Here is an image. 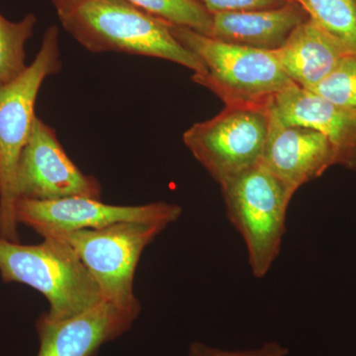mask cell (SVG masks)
Segmentation results:
<instances>
[{
    "label": "cell",
    "mask_w": 356,
    "mask_h": 356,
    "mask_svg": "<svg viewBox=\"0 0 356 356\" xmlns=\"http://www.w3.org/2000/svg\"><path fill=\"white\" fill-rule=\"evenodd\" d=\"M65 31L92 53L116 51L170 60L205 74L202 60L173 37L170 23L126 0H81L58 16Z\"/></svg>",
    "instance_id": "cell-1"
},
{
    "label": "cell",
    "mask_w": 356,
    "mask_h": 356,
    "mask_svg": "<svg viewBox=\"0 0 356 356\" xmlns=\"http://www.w3.org/2000/svg\"><path fill=\"white\" fill-rule=\"evenodd\" d=\"M0 274L6 283H22L50 303L47 317L63 321L102 301V290L76 252L54 236L38 245L0 238Z\"/></svg>",
    "instance_id": "cell-2"
},
{
    "label": "cell",
    "mask_w": 356,
    "mask_h": 356,
    "mask_svg": "<svg viewBox=\"0 0 356 356\" xmlns=\"http://www.w3.org/2000/svg\"><path fill=\"white\" fill-rule=\"evenodd\" d=\"M62 69L58 26L44 32L32 64L17 79L0 86V238L19 242L16 205L18 163L34 122L35 104L47 77Z\"/></svg>",
    "instance_id": "cell-3"
},
{
    "label": "cell",
    "mask_w": 356,
    "mask_h": 356,
    "mask_svg": "<svg viewBox=\"0 0 356 356\" xmlns=\"http://www.w3.org/2000/svg\"><path fill=\"white\" fill-rule=\"evenodd\" d=\"M170 29L205 67V74H194L192 81L210 89L226 105L270 102L295 84L273 51L226 43L182 26L170 24Z\"/></svg>",
    "instance_id": "cell-4"
},
{
    "label": "cell",
    "mask_w": 356,
    "mask_h": 356,
    "mask_svg": "<svg viewBox=\"0 0 356 356\" xmlns=\"http://www.w3.org/2000/svg\"><path fill=\"white\" fill-rule=\"evenodd\" d=\"M220 185L229 221L247 245L252 274L264 277L280 255L295 193L261 161Z\"/></svg>",
    "instance_id": "cell-5"
},
{
    "label": "cell",
    "mask_w": 356,
    "mask_h": 356,
    "mask_svg": "<svg viewBox=\"0 0 356 356\" xmlns=\"http://www.w3.org/2000/svg\"><path fill=\"white\" fill-rule=\"evenodd\" d=\"M166 228L154 222H124L104 228L51 232L76 252L102 290L103 299L140 311L134 280L140 255Z\"/></svg>",
    "instance_id": "cell-6"
},
{
    "label": "cell",
    "mask_w": 356,
    "mask_h": 356,
    "mask_svg": "<svg viewBox=\"0 0 356 356\" xmlns=\"http://www.w3.org/2000/svg\"><path fill=\"white\" fill-rule=\"evenodd\" d=\"M273 100L226 105L217 116L184 134L185 146L218 184L261 163Z\"/></svg>",
    "instance_id": "cell-7"
},
{
    "label": "cell",
    "mask_w": 356,
    "mask_h": 356,
    "mask_svg": "<svg viewBox=\"0 0 356 356\" xmlns=\"http://www.w3.org/2000/svg\"><path fill=\"white\" fill-rule=\"evenodd\" d=\"M18 200L50 201L74 196L100 199L102 187L65 154L57 134L35 117L21 153L16 177Z\"/></svg>",
    "instance_id": "cell-8"
},
{
    "label": "cell",
    "mask_w": 356,
    "mask_h": 356,
    "mask_svg": "<svg viewBox=\"0 0 356 356\" xmlns=\"http://www.w3.org/2000/svg\"><path fill=\"white\" fill-rule=\"evenodd\" d=\"M181 214L182 208L177 204L118 206L83 196L50 201L20 199L16 205L18 222L41 236L51 232L104 228L124 222H154L168 227Z\"/></svg>",
    "instance_id": "cell-9"
},
{
    "label": "cell",
    "mask_w": 356,
    "mask_h": 356,
    "mask_svg": "<svg viewBox=\"0 0 356 356\" xmlns=\"http://www.w3.org/2000/svg\"><path fill=\"white\" fill-rule=\"evenodd\" d=\"M140 313L102 300L63 321L51 320L43 314L36 324L40 341L37 356H95L103 344L127 332Z\"/></svg>",
    "instance_id": "cell-10"
},
{
    "label": "cell",
    "mask_w": 356,
    "mask_h": 356,
    "mask_svg": "<svg viewBox=\"0 0 356 356\" xmlns=\"http://www.w3.org/2000/svg\"><path fill=\"white\" fill-rule=\"evenodd\" d=\"M261 163L293 192L337 165L336 149L324 134L286 125L271 104L270 124Z\"/></svg>",
    "instance_id": "cell-11"
},
{
    "label": "cell",
    "mask_w": 356,
    "mask_h": 356,
    "mask_svg": "<svg viewBox=\"0 0 356 356\" xmlns=\"http://www.w3.org/2000/svg\"><path fill=\"white\" fill-rule=\"evenodd\" d=\"M273 108L286 125L324 134L336 149L337 165L356 168V108L330 102L296 84L274 96Z\"/></svg>",
    "instance_id": "cell-12"
},
{
    "label": "cell",
    "mask_w": 356,
    "mask_h": 356,
    "mask_svg": "<svg viewBox=\"0 0 356 356\" xmlns=\"http://www.w3.org/2000/svg\"><path fill=\"white\" fill-rule=\"evenodd\" d=\"M273 51L293 83L309 91L327 79L348 54L356 53L312 18Z\"/></svg>",
    "instance_id": "cell-13"
},
{
    "label": "cell",
    "mask_w": 356,
    "mask_h": 356,
    "mask_svg": "<svg viewBox=\"0 0 356 356\" xmlns=\"http://www.w3.org/2000/svg\"><path fill=\"white\" fill-rule=\"evenodd\" d=\"M309 18L305 9L297 3L261 10L218 13L213 15L209 37L248 48L276 51Z\"/></svg>",
    "instance_id": "cell-14"
},
{
    "label": "cell",
    "mask_w": 356,
    "mask_h": 356,
    "mask_svg": "<svg viewBox=\"0 0 356 356\" xmlns=\"http://www.w3.org/2000/svg\"><path fill=\"white\" fill-rule=\"evenodd\" d=\"M36 24L33 13L17 22L7 20L0 13V86L17 79L27 69L25 44Z\"/></svg>",
    "instance_id": "cell-15"
},
{
    "label": "cell",
    "mask_w": 356,
    "mask_h": 356,
    "mask_svg": "<svg viewBox=\"0 0 356 356\" xmlns=\"http://www.w3.org/2000/svg\"><path fill=\"white\" fill-rule=\"evenodd\" d=\"M163 22L210 36L213 15L198 0H126Z\"/></svg>",
    "instance_id": "cell-16"
},
{
    "label": "cell",
    "mask_w": 356,
    "mask_h": 356,
    "mask_svg": "<svg viewBox=\"0 0 356 356\" xmlns=\"http://www.w3.org/2000/svg\"><path fill=\"white\" fill-rule=\"evenodd\" d=\"M310 18L356 51V0H306Z\"/></svg>",
    "instance_id": "cell-17"
},
{
    "label": "cell",
    "mask_w": 356,
    "mask_h": 356,
    "mask_svg": "<svg viewBox=\"0 0 356 356\" xmlns=\"http://www.w3.org/2000/svg\"><path fill=\"white\" fill-rule=\"evenodd\" d=\"M343 106L356 108V53H350L336 70L310 90Z\"/></svg>",
    "instance_id": "cell-18"
},
{
    "label": "cell",
    "mask_w": 356,
    "mask_h": 356,
    "mask_svg": "<svg viewBox=\"0 0 356 356\" xmlns=\"http://www.w3.org/2000/svg\"><path fill=\"white\" fill-rule=\"evenodd\" d=\"M288 353V348L277 341H270L259 348L248 350H220L200 341H194L189 346L187 356H287Z\"/></svg>",
    "instance_id": "cell-19"
},
{
    "label": "cell",
    "mask_w": 356,
    "mask_h": 356,
    "mask_svg": "<svg viewBox=\"0 0 356 356\" xmlns=\"http://www.w3.org/2000/svg\"><path fill=\"white\" fill-rule=\"evenodd\" d=\"M198 1L212 15L218 13H236V11L276 8L286 3L282 0H198Z\"/></svg>",
    "instance_id": "cell-20"
},
{
    "label": "cell",
    "mask_w": 356,
    "mask_h": 356,
    "mask_svg": "<svg viewBox=\"0 0 356 356\" xmlns=\"http://www.w3.org/2000/svg\"><path fill=\"white\" fill-rule=\"evenodd\" d=\"M57 10L58 16L69 13L81 0H50Z\"/></svg>",
    "instance_id": "cell-21"
},
{
    "label": "cell",
    "mask_w": 356,
    "mask_h": 356,
    "mask_svg": "<svg viewBox=\"0 0 356 356\" xmlns=\"http://www.w3.org/2000/svg\"><path fill=\"white\" fill-rule=\"evenodd\" d=\"M282 1L286 2V3L299 4V6L303 7V8L307 11V13H308V6H307L306 0H282Z\"/></svg>",
    "instance_id": "cell-22"
}]
</instances>
